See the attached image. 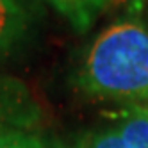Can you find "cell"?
Segmentation results:
<instances>
[{"instance_id": "6da1fadb", "label": "cell", "mask_w": 148, "mask_h": 148, "mask_svg": "<svg viewBox=\"0 0 148 148\" xmlns=\"http://www.w3.org/2000/svg\"><path fill=\"white\" fill-rule=\"evenodd\" d=\"M93 98L145 105L148 102V30L137 18L105 27L93 39L75 75Z\"/></svg>"}, {"instance_id": "7a4b0ae2", "label": "cell", "mask_w": 148, "mask_h": 148, "mask_svg": "<svg viewBox=\"0 0 148 148\" xmlns=\"http://www.w3.org/2000/svg\"><path fill=\"white\" fill-rule=\"evenodd\" d=\"M45 112L23 80L0 73V134L36 132Z\"/></svg>"}, {"instance_id": "3957f363", "label": "cell", "mask_w": 148, "mask_h": 148, "mask_svg": "<svg viewBox=\"0 0 148 148\" xmlns=\"http://www.w3.org/2000/svg\"><path fill=\"white\" fill-rule=\"evenodd\" d=\"M34 32V11L27 0H0V61L20 52Z\"/></svg>"}, {"instance_id": "277c9868", "label": "cell", "mask_w": 148, "mask_h": 148, "mask_svg": "<svg viewBox=\"0 0 148 148\" xmlns=\"http://www.w3.org/2000/svg\"><path fill=\"white\" fill-rule=\"evenodd\" d=\"M45 2L54 7L61 16H64L77 32H86L111 0H45Z\"/></svg>"}, {"instance_id": "5b68a950", "label": "cell", "mask_w": 148, "mask_h": 148, "mask_svg": "<svg viewBox=\"0 0 148 148\" xmlns=\"http://www.w3.org/2000/svg\"><path fill=\"white\" fill-rule=\"evenodd\" d=\"M116 132L129 148H148V107L127 105L116 114Z\"/></svg>"}, {"instance_id": "8992f818", "label": "cell", "mask_w": 148, "mask_h": 148, "mask_svg": "<svg viewBox=\"0 0 148 148\" xmlns=\"http://www.w3.org/2000/svg\"><path fill=\"white\" fill-rule=\"evenodd\" d=\"M0 148H54L36 132H7L0 134Z\"/></svg>"}, {"instance_id": "52a82bcc", "label": "cell", "mask_w": 148, "mask_h": 148, "mask_svg": "<svg viewBox=\"0 0 148 148\" xmlns=\"http://www.w3.org/2000/svg\"><path fill=\"white\" fill-rule=\"evenodd\" d=\"M84 148H129V146L123 141V137L116 132V129H112V130L93 136Z\"/></svg>"}, {"instance_id": "ba28073f", "label": "cell", "mask_w": 148, "mask_h": 148, "mask_svg": "<svg viewBox=\"0 0 148 148\" xmlns=\"http://www.w3.org/2000/svg\"><path fill=\"white\" fill-rule=\"evenodd\" d=\"M125 5H127V11L132 18H137L148 5V0H125Z\"/></svg>"}, {"instance_id": "9c48e42d", "label": "cell", "mask_w": 148, "mask_h": 148, "mask_svg": "<svg viewBox=\"0 0 148 148\" xmlns=\"http://www.w3.org/2000/svg\"><path fill=\"white\" fill-rule=\"evenodd\" d=\"M146 107H148V105H146Z\"/></svg>"}]
</instances>
